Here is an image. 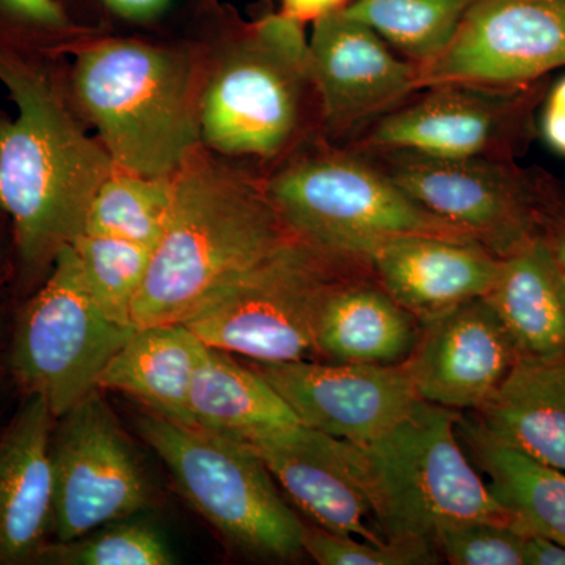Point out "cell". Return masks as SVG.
Listing matches in <instances>:
<instances>
[{
  "instance_id": "8d00e7d4",
  "label": "cell",
  "mask_w": 565,
  "mask_h": 565,
  "mask_svg": "<svg viewBox=\"0 0 565 565\" xmlns=\"http://www.w3.org/2000/svg\"><path fill=\"white\" fill-rule=\"evenodd\" d=\"M348 0H281L280 13L303 22L319 20L330 11L343 9Z\"/></svg>"
},
{
  "instance_id": "4316f807",
  "label": "cell",
  "mask_w": 565,
  "mask_h": 565,
  "mask_svg": "<svg viewBox=\"0 0 565 565\" xmlns=\"http://www.w3.org/2000/svg\"><path fill=\"white\" fill-rule=\"evenodd\" d=\"M173 199V177L148 178L117 169L93 200L84 233L120 237L154 248Z\"/></svg>"
},
{
  "instance_id": "cb8c5ba5",
  "label": "cell",
  "mask_w": 565,
  "mask_h": 565,
  "mask_svg": "<svg viewBox=\"0 0 565 565\" xmlns=\"http://www.w3.org/2000/svg\"><path fill=\"white\" fill-rule=\"evenodd\" d=\"M189 408L196 429L245 444L300 424L255 367L211 345L193 374Z\"/></svg>"
},
{
  "instance_id": "83f0119b",
  "label": "cell",
  "mask_w": 565,
  "mask_h": 565,
  "mask_svg": "<svg viewBox=\"0 0 565 565\" xmlns=\"http://www.w3.org/2000/svg\"><path fill=\"white\" fill-rule=\"evenodd\" d=\"M71 247L79 256L85 280L104 315L121 326L134 327V302L147 277L151 248L92 233H82Z\"/></svg>"
},
{
  "instance_id": "44dd1931",
  "label": "cell",
  "mask_w": 565,
  "mask_h": 565,
  "mask_svg": "<svg viewBox=\"0 0 565 565\" xmlns=\"http://www.w3.org/2000/svg\"><path fill=\"white\" fill-rule=\"evenodd\" d=\"M511 338L519 360H565V281L544 237L500 262L484 296Z\"/></svg>"
},
{
  "instance_id": "ffe728a7",
  "label": "cell",
  "mask_w": 565,
  "mask_h": 565,
  "mask_svg": "<svg viewBox=\"0 0 565 565\" xmlns=\"http://www.w3.org/2000/svg\"><path fill=\"white\" fill-rule=\"evenodd\" d=\"M423 323L375 280L366 263L330 286L315 333V353L327 362L401 364L411 359Z\"/></svg>"
},
{
  "instance_id": "5bb4252c",
  "label": "cell",
  "mask_w": 565,
  "mask_h": 565,
  "mask_svg": "<svg viewBox=\"0 0 565 565\" xmlns=\"http://www.w3.org/2000/svg\"><path fill=\"white\" fill-rule=\"evenodd\" d=\"M308 43L319 129L330 143L345 147L419 92L418 66L343 9L316 20Z\"/></svg>"
},
{
  "instance_id": "1f68e13d",
  "label": "cell",
  "mask_w": 565,
  "mask_h": 565,
  "mask_svg": "<svg viewBox=\"0 0 565 565\" xmlns=\"http://www.w3.org/2000/svg\"><path fill=\"white\" fill-rule=\"evenodd\" d=\"M68 29V17L58 0H0V40L7 35H58Z\"/></svg>"
},
{
  "instance_id": "277c9868",
  "label": "cell",
  "mask_w": 565,
  "mask_h": 565,
  "mask_svg": "<svg viewBox=\"0 0 565 565\" xmlns=\"http://www.w3.org/2000/svg\"><path fill=\"white\" fill-rule=\"evenodd\" d=\"M460 416L419 401L377 440L364 445L341 440L375 527L386 539L418 535L434 542L444 527L473 520L515 526L465 456L456 430Z\"/></svg>"
},
{
  "instance_id": "30bf717a",
  "label": "cell",
  "mask_w": 565,
  "mask_h": 565,
  "mask_svg": "<svg viewBox=\"0 0 565 565\" xmlns=\"http://www.w3.org/2000/svg\"><path fill=\"white\" fill-rule=\"evenodd\" d=\"M356 151L367 156L416 203L501 259L541 236L542 215L556 188L553 178L519 169L515 161Z\"/></svg>"
},
{
  "instance_id": "d6986e66",
  "label": "cell",
  "mask_w": 565,
  "mask_h": 565,
  "mask_svg": "<svg viewBox=\"0 0 565 565\" xmlns=\"http://www.w3.org/2000/svg\"><path fill=\"white\" fill-rule=\"evenodd\" d=\"M54 422L44 399L29 394L0 438V564L36 559L52 526Z\"/></svg>"
},
{
  "instance_id": "484cf974",
  "label": "cell",
  "mask_w": 565,
  "mask_h": 565,
  "mask_svg": "<svg viewBox=\"0 0 565 565\" xmlns=\"http://www.w3.org/2000/svg\"><path fill=\"white\" fill-rule=\"evenodd\" d=\"M476 0H353L352 20L373 29L418 68L437 61L455 40Z\"/></svg>"
},
{
  "instance_id": "7a4b0ae2",
  "label": "cell",
  "mask_w": 565,
  "mask_h": 565,
  "mask_svg": "<svg viewBox=\"0 0 565 565\" xmlns=\"http://www.w3.org/2000/svg\"><path fill=\"white\" fill-rule=\"evenodd\" d=\"M294 237L263 181L193 152L173 174L172 206L134 302L132 326L184 322Z\"/></svg>"
},
{
  "instance_id": "7402d4cb",
  "label": "cell",
  "mask_w": 565,
  "mask_h": 565,
  "mask_svg": "<svg viewBox=\"0 0 565 565\" xmlns=\"http://www.w3.org/2000/svg\"><path fill=\"white\" fill-rule=\"evenodd\" d=\"M476 426L500 444L565 473V360H519Z\"/></svg>"
},
{
  "instance_id": "ac0fdd59",
  "label": "cell",
  "mask_w": 565,
  "mask_h": 565,
  "mask_svg": "<svg viewBox=\"0 0 565 565\" xmlns=\"http://www.w3.org/2000/svg\"><path fill=\"white\" fill-rule=\"evenodd\" d=\"M500 262L476 241L407 234L385 241L364 263L390 296L426 323L484 297Z\"/></svg>"
},
{
  "instance_id": "6da1fadb",
  "label": "cell",
  "mask_w": 565,
  "mask_h": 565,
  "mask_svg": "<svg viewBox=\"0 0 565 565\" xmlns=\"http://www.w3.org/2000/svg\"><path fill=\"white\" fill-rule=\"evenodd\" d=\"M0 82L17 106L14 118L0 117V210L22 264L40 270L85 232L115 163L81 128L50 71L2 40Z\"/></svg>"
},
{
  "instance_id": "f546056e",
  "label": "cell",
  "mask_w": 565,
  "mask_h": 565,
  "mask_svg": "<svg viewBox=\"0 0 565 565\" xmlns=\"http://www.w3.org/2000/svg\"><path fill=\"white\" fill-rule=\"evenodd\" d=\"M302 544L305 555L321 565H434L444 559L433 541L418 535H397L384 542L356 541L315 523H303Z\"/></svg>"
},
{
  "instance_id": "8fae6325",
  "label": "cell",
  "mask_w": 565,
  "mask_h": 565,
  "mask_svg": "<svg viewBox=\"0 0 565 565\" xmlns=\"http://www.w3.org/2000/svg\"><path fill=\"white\" fill-rule=\"evenodd\" d=\"M541 81L525 87L440 84L423 88L345 147L445 159L515 161L533 131Z\"/></svg>"
},
{
  "instance_id": "7c38bea8",
  "label": "cell",
  "mask_w": 565,
  "mask_h": 565,
  "mask_svg": "<svg viewBox=\"0 0 565 565\" xmlns=\"http://www.w3.org/2000/svg\"><path fill=\"white\" fill-rule=\"evenodd\" d=\"M52 430V530L58 542L131 519L150 503V489L109 405L88 394Z\"/></svg>"
},
{
  "instance_id": "2e32d148",
  "label": "cell",
  "mask_w": 565,
  "mask_h": 565,
  "mask_svg": "<svg viewBox=\"0 0 565 565\" xmlns=\"http://www.w3.org/2000/svg\"><path fill=\"white\" fill-rule=\"evenodd\" d=\"M516 362L503 323L484 297H478L423 323L405 366L419 399L456 412H478Z\"/></svg>"
},
{
  "instance_id": "5b68a950",
  "label": "cell",
  "mask_w": 565,
  "mask_h": 565,
  "mask_svg": "<svg viewBox=\"0 0 565 565\" xmlns=\"http://www.w3.org/2000/svg\"><path fill=\"white\" fill-rule=\"evenodd\" d=\"M264 191L289 232L319 250L366 262L407 234L475 241L416 203L363 152L321 137L289 156Z\"/></svg>"
},
{
  "instance_id": "603a6c76",
  "label": "cell",
  "mask_w": 565,
  "mask_h": 565,
  "mask_svg": "<svg viewBox=\"0 0 565 565\" xmlns=\"http://www.w3.org/2000/svg\"><path fill=\"white\" fill-rule=\"evenodd\" d=\"M204 349L184 323L139 327L107 364L98 390L129 394L154 414L193 427L189 396Z\"/></svg>"
},
{
  "instance_id": "ba28073f",
  "label": "cell",
  "mask_w": 565,
  "mask_h": 565,
  "mask_svg": "<svg viewBox=\"0 0 565 565\" xmlns=\"http://www.w3.org/2000/svg\"><path fill=\"white\" fill-rule=\"evenodd\" d=\"M359 263L294 237L182 323L204 344L252 362L307 359L315 355L316 323L330 286Z\"/></svg>"
},
{
  "instance_id": "9c48e42d",
  "label": "cell",
  "mask_w": 565,
  "mask_h": 565,
  "mask_svg": "<svg viewBox=\"0 0 565 565\" xmlns=\"http://www.w3.org/2000/svg\"><path fill=\"white\" fill-rule=\"evenodd\" d=\"M136 332L104 315L71 245L51 264L43 288L25 305L11 349V370L55 419L98 390L110 360Z\"/></svg>"
},
{
  "instance_id": "8992f818",
  "label": "cell",
  "mask_w": 565,
  "mask_h": 565,
  "mask_svg": "<svg viewBox=\"0 0 565 565\" xmlns=\"http://www.w3.org/2000/svg\"><path fill=\"white\" fill-rule=\"evenodd\" d=\"M319 110L302 22L264 17L223 58L199 106L200 137L215 151L274 159L291 150Z\"/></svg>"
},
{
  "instance_id": "52a82bcc",
  "label": "cell",
  "mask_w": 565,
  "mask_h": 565,
  "mask_svg": "<svg viewBox=\"0 0 565 565\" xmlns=\"http://www.w3.org/2000/svg\"><path fill=\"white\" fill-rule=\"evenodd\" d=\"M137 426L169 468L178 490L223 537L263 559L303 555V523L250 445L154 412L140 416Z\"/></svg>"
},
{
  "instance_id": "e575fe53",
  "label": "cell",
  "mask_w": 565,
  "mask_h": 565,
  "mask_svg": "<svg viewBox=\"0 0 565 565\" xmlns=\"http://www.w3.org/2000/svg\"><path fill=\"white\" fill-rule=\"evenodd\" d=\"M114 17L129 22L161 20L177 6V0H99Z\"/></svg>"
},
{
  "instance_id": "d4e9b609",
  "label": "cell",
  "mask_w": 565,
  "mask_h": 565,
  "mask_svg": "<svg viewBox=\"0 0 565 565\" xmlns=\"http://www.w3.org/2000/svg\"><path fill=\"white\" fill-rule=\"evenodd\" d=\"M476 463L489 476V490L523 533L544 535L565 545V473L525 452L500 444L473 422L457 424Z\"/></svg>"
},
{
  "instance_id": "f1b7e54d",
  "label": "cell",
  "mask_w": 565,
  "mask_h": 565,
  "mask_svg": "<svg viewBox=\"0 0 565 565\" xmlns=\"http://www.w3.org/2000/svg\"><path fill=\"white\" fill-rule=\"evenodd\" d=\"M40 563L58 565H170L174 556L163 535L147 523L118 520L92 533L43 546Z\"/></svg>"
},
{
  "instance_id": "9a60e30c",
  "label": "cell",
  "mask_w": 565,
  "mask_h": 565,
  "mask_svg": "<svg viewBox=\"0 0 565 565\" xmlns=\"http://www.w3.org/2000/svg\"><path fill=\"white\" fill-rule=\"evenodd\" d=\"M308 429L364 445L390 433L419 403L405 363L253 362Z\"/></svg>"
},
{
  "instance_id": "d590c367",
  "label": "cell",
  "mask_w": 565,
  "mask_h": 565,
  "mask_svg": "<svg viewBox=\"0 0 565 565\" xmlns=\"http://www.w3.org/2000/svg\"><path fill=\"white\" fill-rule=\"evenodd\" d=\"M525 565H565V545L544 535L526 533Z\"/></svg>"
},
{
  "instance_id": "4dcf8cb0",
  "label": "cell",
  "mask_w": 565,
  "mask_h": 565,
  "mask_svg": "<svg viewBox=\"0 0 565 565\" xmlns=\"http://www.w3.org/2000/svg\"><path fill=\"white\" fill-rule=\"evenodd\" d=\"M525 537L514 525L473 520L444 527L434 542L452 565H525Z\"/></svg>"
},
{
  "instance_id": "836d02e7",
  "label": "cell",
  "mask_w": 565,
  "mask_h": 565,
  "mask_svg": "<svg viewBox=\"0 0 565 565\" xmlns=\"http://www.w3.org/2000/svg\"><path fill=\"white\" fill-rule=\"evenodd\" d=\"M541 236L555 256L565 281V192L556 185L542 217Z\"/></svg>"
},
{
  "instance_id": "d6a6232c",
  "label": "cell",
  "mask_w": 565,
  "mask_h": 565,
  "mask_svg": "<svg viewBox=\"0 0 565 565\" xmlns=\"http://www.w3.org/2000/svg\"><path fill=\"white\" fill-rule=\"evenodd\" d=\"M541 131L545 143L557 154L565 156V76L546 93Z\"/></svg>"
},
{
  "instance_id": "4fadbf2b",
  "label": "cell",
  "mask_w": 565,
  "mask_h": 565,
  "mask_svg": "<svg viewBox=\"0 0 565 565\" xmlns=\"http://www.w3.org/2000/svg\"><path fill=\"white\" fill-rule=\"evenodd\" d=\"M563 66L565 0H476L448 50L419 68V90L525 87Z\"/></svg>"
},
{
  "instance_id": "3957f363",
  "label": "cell",
  "mask_w": 565,
  "mask_h": 565,
  "mask_svg": "<svg viewBox=\"0 0 565 565\" xmlns=\"http://www.w3.org/2000/svg\"><path fill=\"white\" fill-rule=\"evenodd\" d=\"M73 88L117 169L170 178L199 151L200 104L185 55L140 41H103L77 54Z\"/></svg>"
},
{
  "instance_id": "e0dca14e",
  "label": "cell",
  "mask_w": 565,
  "mask_h": 565,
  "mask_svg": "<svg viewBox=\"0 0 565 565\" xmlns=\"http://www.w3.org/2000/svg\"><path fill=\"white\" fill-rule=\"evenodd\" d=\"M289 500L330 533L384 542L341 440L302 424L248 441Z\"/></svg>"
}]
</instances>
